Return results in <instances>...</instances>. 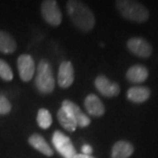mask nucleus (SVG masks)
<instances>
[{
    "mask_svg": "<svg viewBox=\"0 0 158 158\" xmlns=\"http://www.w3.org/2000/svg\"><path fill=\"white\" fill-rule=\"evenodd\" d=\"M67 12L72 23L79 30L89 32L94 29L96 19L91 9L84 2L77 0H70L67 2Z\"/></svg>",
    "mask_w": 158,
    "mask_h": 158,
    "instance_id": "nucleus-1",
    "label": "nucleus"
},
{
    "mask_svg": "<svg viewBox=\"0 0 158 158\" xmlns=\"http://www.w3.org/2000/svg\"><path fill=\"white\" fill-rule=\"evenodd\" d=\"M116 8L123 19L138 24L145 23L150 15L146 6L132 0H118L116 1Z\"/></svg>",
    "mask_w": 158,
    "mask_h": 158,
    "instance_id": "nucleus-2",
    "label": "nucleus"
},
{
    "mask_svg": "<svg viewBox=\"0 0 158 158\" xmlns=\"http://www.w3.org/2000/svg\"><path fill=\"white\" fill-rule=\"evenodd\" d=\"M36 88L41 94L52 93L56 86V80L53 76L52 65L46 60H41L37 66L36 78H35Z\"/></svg>",
    "mask_w": 158,
    "mask_h": 158,
    "instance_id": "nucleus-3",
    "label": "nucleus"
},
{
    "mask_svg": "<svg viewBox=\"0 0 158 158\" xmlns=\"http://www.w3.org/2000/svg\"><path fill=\"white\" fill-rule=\"evenodd\" d=\"M52 140L56 151L64 158H74L77 154L70 138L63 134L62 131H56L53 132Z\"/></svg>",
    "mask_w": 158,
    "mask_h": 158,
    "instance_id": "nucleus-4",
    "label": "nucleus"
},
{
    "mask_svg": "<svg viewBox=\"0 0 158 158\" xmlns=\"http://www.w3.org/2000/svg\"><path fill=\"white\" fill-rule=\"evenodd\" d=\"M41 15L44 21L52 26H59L62 23V11L55 0H44L41 3Z\"/></svg>",
    "mask_w": 158,
    "mask_h": 158,
    "instance_id": "nucleus-5",
    "label": "nucleus"
},
{
    "mask_svg": "<svg viewBox=\"0 0 158 158\" xmlns=\"http://www.w3.org/2000/svg\"><path fill=\"white\" fill-rule=\"evenodd\" d=\"M126 47L132 55L142 59H148L152 55V46L143 37H131L126 42Z\"/></svg>",
    "mask_w": 158,
    "mask_h": 158,
    "instance_id": "nucleus-6",
    "label": "nucleus"
},
{
    "mask_svg": "<svg viewBox=\"0 0 158 158\" xmlns=\"http://www.w3.org/2000/svg\"><path fill=\"white\" fill-rule=\"evenodd\" d=\"M94 86L101 94L107 98L117 97L120 93V85L117 82H112L105 75H100L96 78Z\"/></svg>",
    "mask_w": 158,
    "mask_h": 158,
    "instance_id": "nucleus-7",
    "label": "nucleus"
},
{
    "mask_svg": "<svg viewBox=\"0 0 158 158\" xmlns=\"http://www.w3.org/2000/svg\"><path fill=\"white\" fill-rule=\"evenodd\" d=\"M62 108L66 109L70 113L72 117L77 123V126L80 127H86L90 124V119L89 117L79 108V106L76 105L74 102H72L70 100H65L62 103Z\"/></svg>",
    "mask_w": 158,
    "mask_h": 158,
    "instance_id": "nucleus-8",
    "label": "nucleus"
},
{
    "mask_svg": "<svg viewBox=\"0 0 158 158\" xmlns=\"http://www.w3.org/2000/svg\"><path fill=\"white\" fill-rule=\"evenodd\" d=\"M18 68L19 74L23 81L27 82L32 79L35 73V63L32 56L29 55H22L18 59Z\"/></svg>",
    "mask_w": 158,
    "mask_h": 158,
    "instance_id": "nucleus-9",
    "label": "nucleus"
},
{
    "mask_svg": "<svg viewBox=\"0 0 158 158\" xmlns=\"http://www.w3.org/2000/svg\"><path fill=\"white\" fill-rule=\"evenodd\" d=\"M74 82V67L71 62L64 61L61 63L58 73V83L62 88L70 87Z\"/></svg>",
    "mask_w": 158,
    "mask_h": 158,
    "instance_id": "nucleus-10",
    "label": "nucleus"
},
{
    "mask_svg": "<svg viewBox=\"0 0 158 158\" xmlns=\"http://www.w3.org/2000/svg\"><path fill=\"white\" fill-rule=\"evenodd\" d=\"M84 107L88 112V114L100 117L105 114V106L100 100V98L94 94H90L85 98L84 100Z\"/></svg>",
    "mask_w": 158,
    "mask_h": 158,
    "instance_id": "nucleus-11",
    "label": "nucleus"
},
{
    "mask_svg": "<svg viewBox=\"0 0 158 158\" xmlns=\"http://www.w3.org/2000/svg\"><path fill=\"white\" fill-rule=\"evenodd\" d=\"M125 76L131 83L140 84L147 80L148 76H149V71L143 65H134L128 68Z\"/></svg>",
    "mask_w": 158,
    "mask_h": 158,
    "instance_id": "nucleus-12",
    "label": "nucleus"
},
{
    "mask_svg": "<svg viewBox=\"0 0 158 158\" xmlns=\"http://www.w3.org/2000/svg\"><path fill=\"white\" fill-rule=\"evenodd\" d=\"M151 90L147 86H132L127 90L126 97L131 103L143 104L150 99Z\"/></svg>",
    "mask_w": 158,
    "mask_h": 158,
    "instance_id": "nucleus-13",
    "label": "nucleus"
},
{
    "mask_svg": "<svg viewBox=\"0 0 158 158\" xmlns=\"http://www.w3.org/2000/svg\"><path fill=\"white\" fill-rule=\"evenodd\" d=\"M135 152V147L127 141H118L113 145L111 158H129Z\"/></svg>",
    "mask_w": 158,
    "mask_h": 158,
    "instance_id": "nucleus-14",
    "label": "nucleus"
},
{
    "mask_svg": "<svg viewBox=\"0 0 158 158\" xmlns=\"http://www.w3.org/2000/svg\"><path fill=\"white\" fill-rule=\"evenodd\" d=\"M29 144L33 148H35L37 151H39L40 153L44 154L46 156H52L53 155V150L50 148L48 143L45 141L41 135L38 134H34L32 135H30L29 138Z\"/></svg>",
    "mask_w": 158,
    "mask_h": 158,
    "instance_id": "nucleus-15",
    "label": "nucleus"
},
{
    "mask_svg": "<svg viewBox=\"0 0 158 158\" xmlns=\"http://www.w3.org/2000/svg\"><path fill=\"white\" fill-rule=\"evenodd\" d=\"M17 49V42L10 34L0 31V52L12 53Z\"/></svg>",
    "mask_w": 158,
    "mask_h": 158,
    "instance_id": "nucleus-16",
    "label": "nucleus"
},
{
    "mask_svg": "<svg viewBox=\"0 0 158 158\" xmlns=\"http://www.w3.org/2000/svg\"><path fill=\"white\" fill-rule=\"evenodd\" d=\"M58 119L59 122L66 131H75V129L77 127V123L74 120V118L72 117L71 114L69 113L67 110L64 108H60L58 111Z\"/></svg>",
    "mask_w": 158,
    "mask_h": 158,
    "instance_id": "nucleus-17",
    "label": "nucleus"
},
{
    "mask_svg": "<svg viewBox=\"0 0 158 158\" xmlns=\"http://www.w3.org/2000/svg\"><path fill=\"white\" fill-rule=\"evenodd\" d=\"M37 123L41 128L46 129L48 128L52 123V114L49 113L48 110L46 109H39L37 113Z\"/></svg>",
    "mask_w": 158,
    "mask_h": 158,
    "instance_id": "nucleus-18",
    "label": "nucleus"
},
{
    "mask_svg": "<svg viewBox=\"0 0 158 158\" xmlns=\"http://www.w3.org/2000/svg\"><path fill=\"white\" fill-rule=\"evenodd\" d=\"M0 77L5 81H11L12 78H14L11 68L3 60H0Z\"/></svg>",
    "mask_w": 158,
    "mask_h": 158,
    "instance_id": "nucleus-19",
    "label": "nucleus"
},
{
    "mask_svg": "<svg viewBox=\"0 0 158 158\" xmlns=\"http://www.w3.org/2000/svg\"><path fill=\"white\" fill-rule=\"evenodd\" d=\"M11 110V104L4 96L0 94V115L8 114Z\"/></svg>",
    "mask_w": 158,
    "mask_h": 158,
    "instance_id": "nucleus-20",
    "label": "nucleus"
},
{
    "mask_svg": "<svg viewBox=\"0 0 158 158\" xmlns=\"http://www.w3.org/2000/svg\"><path fill=\"white\" fill-rule=\"evenodd\" d=\"M81 151H82V154H85V155H91V153H93V147H91L90 145L85 144L82 146Z\"/></svg>",
    "mask_w": 158,
    "mask_h": 158,
    "instance_id": "nucleus-21",
    "label": "nucleus"
},
{
    "mask_svg": "<svg viewBox=\"0 0 158 158\" xmlns=\"http://www.w3.org/2000/svg\"><path fill=\"white\" fill-rule=\"evenodd\" d=\"M74 158H96V157H94L93 155H85V154H82V153H79V154L77 153Z\"/></svg>",
    "mask_w": 158,
    "mask_h": 158,
    "instance_id": "nucleus-22",
    "label": "nucleus"
}]
</instances>
